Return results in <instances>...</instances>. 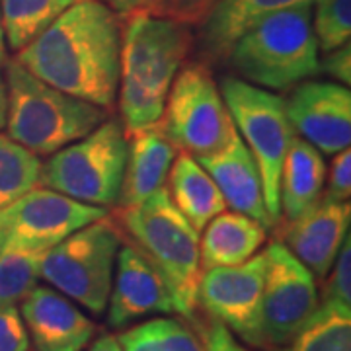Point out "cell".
<instances>
[{
  "label": "cell",
  "mask_w": 351,
  "mask_h": 351,
  "mask_svg": "<svg viewBox=\"0 0 351 351\" xmlns=\"http://www.w3.org/2000/svg\"><path fill=\"white\" fill-rule=\"evenodd\" d=\"M121 22L98 0H75L16 61L45 84L110 108L119 88Z\"/></svg>",
  "instance_id": "cell-1"
},
{
  "label": "cell",
  "mask_w": 351,
  "mask_h": 351,
  "mask_svg": "<svg viewBox=\"0 0 351 351\" xmlns=\"http://www.w3.org/2000/svg\"><path fill=\"white\" fill-rule=\"evenodd\" d=\"M191 43L188 25L176 20L149 12L127 18L119 57V108L127 135L160 123Z\"/></svg>",
  "instance_id": "cell-2"
},
{
  "label": "cell",
  "mask_w": 351,
  "mask_h": 351,
  "mask_svg": "<svg viewBox=\"0 0 351 351\" xmlns=\"http://www.w3.org/2000/svg\"><path fill=\"white\" fill-rule=\"evenodd\" d=\"M6 129L14 143L38 156H51L86 137L108 112L45 84L16 59L6 63Z\"/></svg>",
  "instance_id": "cell-3"
},
{
  "label": "cell",
  "mask_w": 351,
  "mask_h": 351,
  "mask_svg": "<svg viewBox=\"0 0 351 351\" xmlns=\"http://www.w3.org/2000/svg\"><path fill=\"white\" fill-rule=\"evenodd\" d=\"M121 211L123 226L138 252L166 281L176 313L193 316L203 277L199 234L176 209L168 188L156 189L143 203Z\"/></svg>",
  "instance_id": "cell-4"
},
{
  "label": "cell",
  "mask_w": 351,
  "mask_h": 351,
  "mask_svg": "<svg viewBox=\"0 0 351 351\" xmlns=\"http://www.w3.org/2000/svg\"><path fill=\"white\" fill-rule=\"evenodd\" d=\"M242 80L285 90L320 71L313 2L289 6L262 20L234 43L228 59Z\"/></svg>",
  "instance_id": "cell-5"
},
{
  "label": "cell",
  "mask_w": 351,
  "mask_h": 351,
  "mask_svg": "<svg viewBox=\"0 0 351 351\" xmlns=\"http://www.w3.org/2000/svg\"><path fill=\"white\" fill-rule=\"evenodd\" d=\"M129 156V137L117 119H106L86 137L53 152L41 168L45 188L96 207L119 201Z\"/></svg>",
  "instance_id": "cell-6"
},
{
  "label": "cell",
  "mask_w": 351,
  "mask_h": 351,
  "mask_svg": "<svg viewBox=\"0 0 351 351\" xmlns=\"http://www.w3.org/2000/svg\"><path fill=\"white\" fill-rule=\"evenodd\" d=\"M221 96L232 123L248 143L254 160L262 176L263 203L271 223L281 217L279 207V176L295 131L285 113V100L265 88H258L239 76L221 80Z\"/></svg>",
  "instance_id": "cell-7"
},
{
  "label": "cell",
  "mask_w": 351,
  "mask_h": 351,
  "mask_svg": "<svg viewBox=\"0 0 351 351\" xmlns=\"http://www.w3.org/2000/svg\"><path fill=\"white\" fill-rule=\"evenodd\" d=\"M119 246L121 232L106 215L45 252L41 277L90 313L101 314L110 301Z\"/></svg>",
  "instance_id": "cell-8"
},
{
  "label": "cell",
  "mask_w": 351,
  "mask_h": 351,
  "mask_svg": "<svg viewBox=\"0 0 351 351\" xmlns=\"http://www.w3.org/2000/svg\"><path fill=\"white\" fill-rule=\"evenodd\" d=\"M166 101L160 125L176 149L205 156L221 151L239 133L211 71L203 63L182 64Z\"/></svg>",
  "instance_id": "cell-9"
},
{
  "label": "cell",
  "mask_w": 351,
  "mask_h": 351,
  "mask_svg": "<svg viewBox=\"0 0 351 351\" xmlns=\"http://www.w3.org/2000/svg\"><path fill=\"white\" fill-rule=\"evenodd\" d=\"M262 346L281 348L295 338L318 308V289L308 267L283 242L265 248Z\"/></svg>",
  "instance_id": "cell-10"
},
{
  "label": "cell",
  "mask_w": 351,
  "mask_h": 351,
  "mask_svg": "<svg viewBox=\"0 0 351 351\" xmlns=\"http://www.w3.org/2000/svg\"><path fill=\"white\" fill-rule=\"evenodd\" d=\"M106 215L104 207L76 201L55 189L34 188L0 211L2 246L47 252Z\"/></svg>",
  "instance_id": "cell-11"
},
{
  "label": "cell",
  "mask_w": 351,
  "mask_h": 351,
  "mask_svg": "<svg viewBox=\"0 0 351 351\" xmlns=\"http://www.w3.org/2000/svg\"><path fill=\"white\" fill-rule=\"evenodd\" d=\"M265 254L230 267H213L201 277L197 302L219 324L250 346H262Z\"/></svg>",
  "instance_id": "cell-12"
},
{
  "label": "cell",
  "mask_w": 351,
  "mask_h": 351,
  "mask_svg": "<svg viewBox=\"0 0 351 351\" xmlns=\"http://www.w3.org/2000/svg\"><path fill=\"white\" fill-rule=\"evenodd\" d=\"M293 131L324 154L350 149L351 92L334 82H301L285 100Z\"/></svg>",
  "instance_id": "cell-13"
},
{
  "label": "cell",
  "mask_w": 351,
  "mask_h": 351,
  "mask_svg": "<svg viewBox=\"0 0 351 351\" xmlns=\"http://www.w3.org/2000/svg\"><path fill=\"white\" fill-rule=\"evenodd\" d=\"M115 262L117 271L112 283L108 314L113 328L125 326L149 314L176 313L166 281L135 244L119 248Z\"/></svg>",
  "instance_id": "cell-14"
},
{
  "label": "cell",
  "mask_w": 351,
  "mask_h": 351,
  "mask_svg": "<svg viewBox=\"0 0 351 351\" xmlns=\"http://www.w3.org/2000/svg\"><path fill=\"white\" fill-rule=\"evenodd\" d=\"M350 201H334L324 195L306 213L289 223L283 244L313 276L324 279L350 237Z\"/></svg>",
  "instance_id": "cell-15"
},
{
  "label": "cell",
  "mask_w": 351,
  "mask_h": 351,
  "mask_svg": "<svg viewBox=\"0 0 351 351\" xmlns=\"http://www.w3.org/2000/svg\"><path fill=\"white\" fill-rule=\"evenodd\" d=\"M22 320L36 351H82L96 330L86 314L49 287H36L25 295Z\"/></svg>",
  "instance_id": "cell-16"
},
{
  "label": "cell",
  "mask_w": 351,
  "mask_h": 351,
  "mask_svg": "<svg viewBox=\"0 0 351 351\" xmlns=\"http://www.w3.org/2000/svg\"><path fill=\"white\" fill-rule=\"evenodd\" d=\"M203 170L213 178L217 188L221 189L226 205L237 213L246 215L262 226H274L265 211L262 189V176L250 149L239 133L226 143L221 151L195 156Z\"/></svg>",
  "instance_id": "cell-17"
},
{
  "label": "cell",
  "mask_w": 351,
  "mask_h": 351,
  "mask_svg": "<svg viewBox=\"0 0 351 351\" xmlns=\"http://www.w3.org/2000/svg\"><path fill=\"white\" fill-rule=\"evenodd\" d=\"M314 0H217L201 20L197 53L209 63L226 61L234 43L271 14Z\"/></svg>",
  "instance_id": "cell-18"
},
{
  "label": "cell",
  "mask_w": 351,
  "mask_h": 351,
  "mask_svg": "<svg viewBox=\"0 0 351 351\" xmlns=\"http://www.w3.org/2000/svg\"><path fill=\"white\" fill-rule=\"evenodd\" d=\"M129 141L125 176L119 193L121 209L135 207L151 197L156 189L164 188L178 151L160 123L129 137Z\"/></svg>",
  "instance_id": "cell-19"
},
{
  "label": "cell",
  "mask_w": 351,
  "mask_h": 351,
  "mask_svg": "<svg viewBox=\"0 0 351 351\" xmlns=\"http://www.w3.org/2000/svg\"><path fill=\"white\" fill-rule=\"evenodd\" d=\"M326 162L322 152L301 137H293L279 176V207L285 221L299 219L314 207L324 189Z\"/></svg>",
  "instance_id": "cell-20"
},
{
  "label": "cell",
  "mask_w": 351,
  "mask_h": 351,
  "mask_svg": "<svg viewBox=\"0 0 351 351\" xmlns=\"http://www.w3.org/2000/svg\"><path fill=\"white\" fill-rule=\"evenodd\" d=\"M265 242V226L242 213H219L203 228L201 267H230L250 260Z\"/></svg>",
  "instance_id": "cell-21"
},
{
  "label": "cell",
  "mask_w": 351,
  "mask_h": 351,
  "mask_svg": "<svg viewBox=\"0 0 351 351\" xmlns=\"http://www.w3.org/2000/svg\"><path fill=\"white\" fill-rule=\"evenodd\" d=\"M170 197L176 209L199 234L209 221L226 209V201L213 178L203 170L195 156L182 151L170 168Z\"/></svg>",
  "instance_id": "cell-22"
},
{
  "label": "cell",
  "mask_w": 351,
  "mask_h": 351,
  "mask_svg": "<svg viewBox=\"0 0 351 351\" xmlns=\"http://www.w3.org/2000/svg\"><path fill=\"white\" fill-rule=\"evenodd\" d=\"M73 2L75 0H0L8 47L12 51L24 49Z\"/></svg>",
  "instance_id": "cell-23"
},
{
  "label": "cell",
  "mask_w": 351,
  "mask_h": 351,
  "mask_svg": "<svg viewBox=\"0 0 351 351\" xmlns=\"http://www.w3.org/2000/svg\"><path fill=\"white\" fill-rule=\"evenodd\" d=\"M276 351H351V308L318 304L306 326Z\"/></svg>",
  "instance_id": "cell-24"
},
{
  "label": "cell",
  "mask_w": 351,
  "mask_h": 351,
  "mask_svg": "<svg viewBox=\"0 0 351 351\" xmlns=\"http://www.w3.org/2000/svg\"><path fill=\"white\" fill-rule=\"evenodd\" d=\"M43 164L38 154L0 135V211L38 188Z\"/></svg>",
  "instance_id": "cell-25"
},
{
  "label": "cell",
  "mask_w": 351,
  "mask_h": 351,
  "mask_svg": "<svg viewBox=\"0 0 351 351\" xmlns=\"http://www.w3.org/2000/svg\"><path fill=\"white\" fill-rule=\"evenodd\" d=\"M117 339L123 351H205L199 338L184 322L172 318L149 320Z\"/></svg>",
  "instance_id": "cell-26"
},
{
  "label": "cell",
  "mask_w": 351,
  "mask_h": 351,
  "mask_svg": "<svg viewBox=\"0 0 351 351\" xmlns=\"http://www.w3.org/2000/svg\"><path fill=\"white\" fill-rule=\"evenodd\" d=\"M45 252L0 246V306H16L38 287Z\"/></svg>",
  "instance_id": "cell-27"
},
{
  "label": "cell",
  "mask_w": 351,
  "mask_h": 351,
  "mask_svg": "<svg viewBox=\"0 0 351 351\" xmlns=\"http://www.w3.org/2000/svg\"><path fill=\"white\" fill-rule=\"evenodd\" d=\"M313 27L318 49L324 53L350 43L351 0H314Z\"/></svg>",
  "instance_id": "cell-28"
},
{
  "label": "cell",
  "mask_w": 351,
  "mask_h": 351,
  "mask_svg": "<svg viewBox=\"0 0 351 351\" xmlns=\"http://www.w3.org/2000/svg\"><path fill=\"white\" fill-rule=\"evenodd\" d=\"M322 302L351 308V240L346 239L332 265V274L324 287Z\"/></svg>",
  "instance_id": "cell-29"
},
{
  "label": "cell",
  "mask_w": 351,
  "mask_h": 351,
  "mask_svg": "<svg viewBox=\"0 0 351 351\" xmlns=\"http://www.w3.org/2000/svg\"><path fill=\"white\" fill-rule=\"evenodd\" d=\"M217 0H149L147 12L160 18H170L180 24L197 25L213 8Z\"/></svg>",
  "instance_id": "cell-30"
},
{
  "label": "cell",
  "mask_w": 351,
  "mask_h": 351,
  "mask_svg": "<svg viewBox=\"0 0 351 351\" xmlns=\"http://www.w3.org/2000/svg\"><path fill=\"white\" fill-rule=\"evenodd\" d=\"M0 351H29V336L16 306H0Z\"/></svg>",
  "instance_id": "cell-31"
},
{
  "label": "cell",
  "mask_w": 351,
  "mask_h": 351,
  "mask_svg": "<svg viewBox=\"0 0 351 351\" xmlns=\"http://www.w3.org/2000/svg\"><path fill=\"white\" fill-rule=\"evenodd\" d=\"M326 197L334 201H350L351 197V151L336 152V158L330 168Z\"/></svg>",
  "instance_id": "cell-32"
},
{
  "label": "cell",
  "mask_w": 351,
  "mask_h": 351,
  "mask_svg": "<svg viewBox=\"0 0 351 351\" xmlns=\"http://www.w3.org/2000/svg\"><path fill=\"white\" fill-rule=\"evenodd\" d=\"M322 71L328 73L332 78H336L339 84L350 86L351 82V45L346 43L338 49H332L326 53L324 63L320 64Z\"/></svg>",
  "instance_id": "cell-33"
},
{
  "label": "cell",
  "mask_w": 351,
  "mask_h": 351,
  "mask_svg": "<svg viewBox=\"0 0 351 351\" xmlns=\"http://www.w3.org/2000/svg\"><path fill=\"white\" fill-rule=\"evenodd\" d=\"M205 351H248L223 324L215 322L205 334Z\"/></svg>",
  "instance_id": "cell-34"
},
{
  "label": "cell",
  "mask_w": 351,
  "mask_h": 351,
  "mask_svg": "<svg viewBox=\"0 0 351 351\" xmlns=\"http://www.w3.org/2000/svg\"><path fill=\"white\" fill-rule=\"evenodd\" d=\"M98 2L106 4L119 18H131L138 12H147V4H149V0H98Z\"/></svg>",
  "instance_id": "cell-35"
},
{
  "label": "cell",
  "mask_w": 351,
  "mask_h": 351,
  "mask_svg": "<svg viewBox=\"0 0 351 351\" xmlns=\"http://www.w3.org/2000/svg\"><path fill=\"white\" fill-rule=\"evenodd\" d=\"M88 351H123V350H121V343H119V339L115 338V336L104 334V336H100V338L96 339V341L90 346V350Z\"/></svg>",
  "instance_id": "cell-36"
},
{
  "label": "cell",
  "mask_w": 351,
  "mask_h": 351,
  "mask_svg": "<svg viewBox=\"0 0 351 351\" xmlns=\"http://www.w3.org/2000/svg\"><path fill=\"white\" fill-rule=\"evenodd\" d=\"M6 123V84L0 73V129Z\"/></svg>",
  "instance_id": "cell-37"
},
{
  "label": "cell",
  "mask_w": 351,
  "mask_h": 351,
  "mask_svg": "<svg viewBox=\"0 0 351 351\" xmlns=\"http://www.w3.org/2000/svg\"><path fill=\"white\" fill-rule=\"evenodd\" d=\"M6 61V36H4V25H2V12H0V64Z\"/></svg>",
  "instance_id": "cell-38"
},
{
  "label": "cell",
  "mask_w": 351,
  "mask_h": 351,
  "mask_svg": "<svg viewBox=\"0 0 351 351\" xmlns=\"http://www.w3.org/2000/svg\"><path fill=\"white\" fill-rule=\"evenodd\" d=\"M0 246H2V232H0Z\"/></svg>",
  "instance_id": "cell-39"
}]
</instances>
